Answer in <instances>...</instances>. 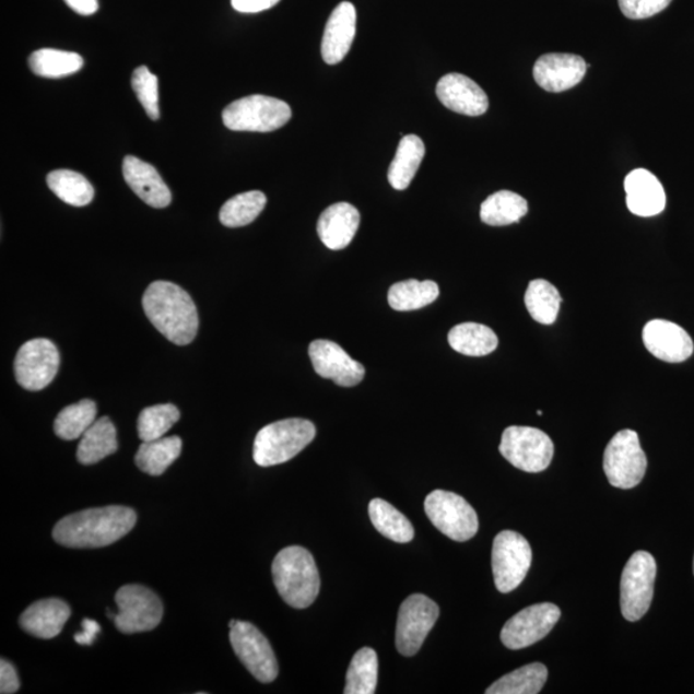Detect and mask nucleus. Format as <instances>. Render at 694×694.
<instances>
[{
  "label": "nucleus",
  "instance_id": "obj_17",
  "mask_svg": "<svg viewBox=\"0 0 694 694\" xmlns=\"http://www.w3.org/2000/svg\"><path fill=\"white\" fill-rule=\"evenodd\" d=\"M643 342L657 360L682 363L693 354V341L681 326L673 321L655 319L643 328Z\"/></svg>",
  "mask_w": 694,
  "mask_h": 694
},
{
  "label": "nucleus",
  "instance_id": "obj_19",
  "mask_svg": "<svg viewBox=\"0 0 694 694\" xmlns=\"http://www.w3.org/2000/svg\"><path fill=\"white\" fill-rule=\"evenodd\" d=\"M442 104L460 115L481 116L487 111L489 99L482 87L462 74H448L437 83Z\"/></svg>",
  "mask_w": 694,
  "mask_h": 694
},
{
  "label": "nucleus",
  "instance_id": "obj_21",
  "mask_svg": "<svg viewBox=\"0 0 694 694\" xmlns=\"http://www.w3.org/2000/svg\"><path fill=\"white\" fill-rule=\"evenodd\" d=\"M122 175L133 192L155 209H165L172 203L169 187L152 165L134 156H127L122 163Z\"/></svg>",
  "mask_w": 694,
  "mask_h": 694
},
{
  "label": "nucleus",
  "instance_id": "obj_29",
  "mask_svg": "<svg viewBox=\"0 0 694 694\" xmlns=\"http://www.w3.org/2000/svg\"><path fill=\"white\" fill-rule=\"evenodd\" d=\"M528 201L520 195L499 191L482 202L481 221L492 226H504L520 222L528 214Z\"/></svg>",
  "mask_w": 694,
  "mask_h": 694
},
{
  "label": "nucleus",
  "instance_id": "obj_45",
  "mask_svg": "<svg viewBox=\"0 0 694 694\" xmlns=\"http://www.w3.org/2000/svg\"><path fill=\"white\" fill-rule=\"evenodd\" d=\"M64 2L68 3L70 9L83 14V16H91V14L98 11L97 0H64Z\"/></svg>",
  "mask_w": 694,
  "mask_h": 694
},
{
  "label": "nucleus",
  "instance_id": "obj_42",
  "mask_svg": "<svg viewBox=\"0 0 694 694\" xmlns=\"http://www.w3.org/2000/svg\"><path fill=\"white\" fill-rule=\"evenodd\" d=\"M20 689V681L13 664L7 660L0 661V693L12 694Z\"/></svg>",
  "mask_w": 694,
  "mask_h": 694
},
{
  "label": "nucleus",
  "instance_id": "obj_2",
  "mask_svg": "<svg viewBox=\"0 0 694 694\" xmlns=\"http://www.w3.org/2000/svg\"><path fill=\"white\" fill-rule=\"evenodd\" d=\"M142 304L151 324L175 345L185 346L195 340L199 313L187 291L172 282H153L145 290Z\"/></svg>",
  "mask_w": 694,
  "mask_h": 694
},
{
  "label": "nucleus",
  "instance_id": "obj_34",
  "mask_svg": "<svg viewBox=\"0 0 694 694\" xmlns=\"http://www.w3.org/2000/svg\"><path fill=\"white\" fill-rule=\"evenodd\" d=\"M48 187L58 199L71 207H86L94 199V188L84 175L72 170H55L48 174Z\"/></svg>",
  "mask_w": 694,
  "mask_h": 694
},
{
  "label": "nucleus",
  "instance_id": "obj_15",
  "mask_svg": "<svg viewBox=\"0 0 694 694\" xmlns=\"http://www.w3.org/2000/svg\"><path fill=\"white\" fill-rule=\"evenodd\" d=\"M561 617V610L553 603L530 605L510 617L503 626L501 639L509 649H522L536 645L550 634Z\"/></svg>",
  "mask_w": 694,
  "mask_h": 694
},
{
  "label": "nucleus",
  "instance_id": "obj_31",
  "mask_svg": "<svg viewBox=\"0 0 694 694\" xmlns=\"http://www.w3.org/2000/svg\"><path fill=\"white\" fill-rule=\"evenodd\" d=\"M548 669L540 662L529 663L489 686L486 694H537L543 690Z\"/></svg>",
  "mask_w": 694,
  "mask_h": 694
},
{
  "label": "nucleus",
  "instance_id": "obj_27",
  "mask_svg": "<svg viewBox=\"0 0 694 694\" xmlns=\"http://www.w3.org/2000/svg\"><path fill=\"white\" fill-rule=\"evenodd\" d=\"M181 447V438L178 436L143 442L137 451L136 464L144 473L160 477L179 458Z\"/></svg>",
  "mask_w": 694,
  "mask_h": 694
},
{
  "label": "nucleus",
  "instance_id": "obj_44",
  "mask_svg": "<svg viewBox=\"0 0 694 694\" xmlns=\"http://www.w3.org/2000/svg\"><path fill=\"white\" fill-rule=\"evenodd\" d=\"M82 627L83 632L75 635V642L82 646H92L101 632L99 624L92 619H84L82 621Z\"/></svg>",
  "mask_w": 694,
  "mask_h": 694
},
{
  "label": "nucleus",
  "instance_id": "obj_30",
  "mask_svg": "<svg viewBox=\"0 0 694 694\" xmlns=\"http://www.w3.org/2000/svg\"><path fill=\"white\" fill-rule=\"evenodd\" d=\"M368 510L370 521L379 534L400 544L412 542L413 525L389 502L379 498L370 501Z\"/></svg>",
  "mask_w": 694,
  "mask_h": 694
},
{
  "label": "nucleus",
  "instance_id": "obj_46",
  "mask_svg": "<svg viewBox=\"0 0 694 694\" xmlns=\"http://www.w3.org/2000/svg\"><path fill=\"white\" fill-rule=\"evenodd\" d=\"M693 574H694V560H693Z\"/></svg>",
  "mask_w": 694,
  "mask_h": 694
},
{
  "label": "nucleus",
  "instance_id": "obj_36",
  "mask_svg": "<svg viewBox=\"0 0 694 694\" xmlns=\"http://www.w3.org/2000/svg\"><path fill=\"white\" fill-rule=\"evenodd\" d=\"M378 682V657L375 649L364 647L357 651L346 674L345 694H374Z\"/></svg>",
  "mask_w": 694,
  "mask_h": 694
},
{
  "label": "nucleus",
  "instance_id": "obj_38",
  "mask_svg": "<svg viewBox=\"0 0 694 694\" xmlns=\"http://www.w3.org/2000/svg\"><path fill=\"white\" fill-rule=\"evenodd\" d=\"M267 204V196L260 191L237 195L226 201L221 209L219 219L228 228H239L251 224Z\"/></svg>",
  "mask_w": 694,
  "mask_h": 694
},
{
  "label": "nucleus",
  "instance_id": "obj_26",
  "mask_svg": "<svg viewBox=\"0 0 694 694\" xmlns=\"http://www.w3.org/2000/svg\"><path fill=\"white\" fill-rule=\"evenodd\" d=\"M426 148L422 139L416 136H407L401 139L397 155L390 165L389 178L392 188L404 191L419 172Z\"/></svg>",
  "mask_w": 694,
  "mask_h": 694
},
{
  "label": "nucleus",
  "instance_id": "obj_16",
  "mask_svg": "<svg viewBox=\"0 0 694 694\" xmlns=\"http://www.w3.org/2000/svg\"><path fill=\"white\" fill-rule=\"evenodd\" d=\"M309 356L314 370L320 377L332 379L336 385L353 387L363 381L365 376L363 365L354 361L333 341H313L309 346Z\"/></svg>",
  "mask_w": 694,
  "mask_h": 694
},
{
  "label": "nucleus",
  "instance_id": "obj_40",
  "mask_svg": "<svg viewBox=\"0 0 694 694\" xmlns=\"http://www.w3.org/2000/svg\"><path fill=\"white\" fill-rule=\"evenodd\" d=\"M131 86H133L138 101L141 102L149 118L160 119L157 78L152 74L149 68L141 66V68L136 69L133 77H131Z\"/></svg>",
  "mask_w": 694,
  "mask_h": 694
},
{
  "label": "nucleus",
  "instance_id": "obj_43",
  "mask_svg": "<svg viewBox=\"0 0 694 694\" xmlns=\"http://www.w3.org/2000/svg\"><path fill=\"white\" fill-rule=\"evenodd\" d=\"M280 0H232L233 9L240 13H258L272 9Z\"/></svg>",
  "mask_w": 694,
  "mask_h": 694
},
{
  "label": "nucleus",
  "instance_id": "obj_1",
  "mask_svg": "<svg viewBox=\"0 0 694 694\" xmlns=\"http://www.w3.org/2000/svg\"><path fill=\"white\" fill-rule=\"evenodd\" d=\"M137 524L133 509L108 506L66 516L54 529L58 544L75 550L111 545L129 534Z\"/></svg>",
  "mask_w": 694,
  "mask_h": 694
},
{
  "label": "nucleus",
  "instance_id": "obj_24",
  "mask_svg": "<svg viewBox=\"0 0 694 694\" xmlns=\"http://www.w3.org/2000/svg\"><path fill=\"white\" fill-rule=\"evenodd\" d=\"M71 610L62 599L48 598L35 602L20 617V625L26 633L40 639L56 638L70 619Z\"/></svg>",
  "mask_w": 694,
  "mask_h": 694
},
{
  "label": "nucleus",
  "instance_id": "obj_25",
  "mask_svg": "<svg viewBox=\"0 0 694 694\" xmlns=\"http://www.w3.org/2000/svg\"><path fill=\"white\" fill-rule=\"evenodd\" d=\"M119 443L116 428L108 416H102L85 431L80 440L77 458L84 466L96 464L118 451Z\"/></svg>",
  "mask_w": 694,
  "mask_h": 694
},
{
  "label": "nucleus",
  "instance_id": "obj_6",
  "mask_svg": "<svg viewBox=\"0 0 694 694\" xmlns=\"http://www.w3.org/2000/svg\"><path fill=\"white\" fill-rule=\"evenodd\" d=\"M657 565L651 553L635 552L626 562L620 583V605L627 621H638L651 608Z\"/></svg>",
  "mask_w": 694,
  "mask_h": 694
},
{
  "label": "nucleus",
  "instance_id": "obj_8",
  "mask_svg": "<svg viewBox=\"0 0 694 694\" xmlns=\"http://www.w3.org/2000/svg\"><path fill=\"white\" fill-rule=\"evenodd\" d=\"M499 451L516 469L538 473L550 467L554 445L552 438L542 430L510 426L504 430Z\"/></svg>",
  "mask_w": 694,
  "mask_h": 694
},
{
  "label": "nucleus",
  "instance_id": "obj_20",
  "mask_svg": "<svg viewBox=\"0 0 694 694\" xmlns=\"http://www.w3.org/2000/svg\"><path fill=\"white\" fill-rule=\"evenodd\" d=\"M356 34V10L353 3L342 2L328 19L324 40H321V57L328 64H338L349 54Z\"/></svg>",
  "mask_w": 694,
  "mask_h": 694
},
{
  "label": "nucleus",
  "instance_id": "obj_33",
  "mask_svg": "<svg viewBox=\"0 0 694 694\" xmlns=\"http://www.w3.org/2000/svg\"><path fill=\"white\" fill-rule=\"evenodd\" d=\"M562 297L557 289L545 280L531 281L526 291L525 304L532 319L550 326L557 320Z\"/></svg>",
  "mask_w": 694,
  "mask_h": 694
},
{
  "label": "nucleus",
  "instance_id": "obj_23",
  "mask_svg": "<svg viewBox=\"0 0 694 694\" xmlns=\"http://www.w3.org/2000/svg\"><path fill=\"white\" fill-rule=\"evenodd\" d=\"M361 214L353 204L339 202L326 209L318 221V236L330 250L346 248L360 230Z\"/></svg>",
  "mask_w": 694,
  "mask_h": 694
},
{
  "label": "nucleus",
  "instance_id": "obj_39",
  "mask_svg": "<svg viewBox=\"0 0 694 694\" xmlns=\"http://www.w3.org/2000/svg\"><path fill=\"white\" fill-rule=\"evenodd\" d=\"M179 420V409L173 404L145 408L138 416V436L142 442L157 440Z\"/></svg>",
  "mask_w": 694,
  "mask_h": 694
},
{
  "label": "nucleus",
  "instance_id": "obj_18",
  "mask_svg": "<svg viewBox=\"0 0 694 694\" xmlns=\"http://www.w3.org/2000/svg\"><path fill=\"white\" fill-rule=\"evenodd\" d=\"M588 64L583 57L568 54H548L534 66V79L546 92L560 93L572 90L587 74Z\"/></svg>",
  "mask_w": 694,
  "mask_h": 694
},
{
  "label": "nucleus",
  "instance_id": "obj_35",
  "mask_svg": "<svg viewBox=\"0 0 694 694\" xmlns=\"http://www.w3.org/2000/svg\"><path fill=\"white\" fill-rule=\"evenodd\" d=\"M84 64L82 56L57 49H39L28 58V66L35 75L43 78H63L75 74Z\"/></svg>",
  "mask_w": 694,
  "mask_h": 694
},
{
  "label": "nucleus",
  "instance_id": "obj_28",
  "mask_svg": "<svg viewBox=\"0 0 694 694\" xmlns=\"http://www.w3.org/2000/svg\"><path fill=\"white\" fill-rule=\"evenodd\" d=\"M448 341L456 352L467 356H485L498 348V338L492 328L472 321L452 328Z\"/></svg>",
  "mask_w": 694,
  "mask_h": 694
},
{
  "label": "nucleus",
  "instance_id": "obj_32",
  "mask_svg": "<svg viewBox=\"0 0 694 694\" xmlns=\"http://www.w3.org/2000/svg\"><path fill=\"white\" fill-rule=\"evenodd\" d=\"M440 295L434 281L409 280L393 284L389 291V304L393 310L412 311L433 304Z\"/></svg>",
  "mask_w": 694,
  "mask_h": 694
},
{
  "label": "nucleus",
  "instance_id": "obj_11",
  "mask_svg": "<svg viewBox=\"0 0 694 694\" xmlns=\"http://www.w3.org/2000/svg\"><path fill=\"white\" fill-rule=\"evenodd\" d=\"M115 602L119 609L115 625L123 634L151 632L163 620V602L155 591L143 586L121 587L116 591Z\"/></svg>",
  "mask_w": 694,
  "mask_h": 694
},
{
  "label": "nucleus",
  "instance_id": "obj_22",
  "mask_svg": "<svg viewBox=\"0 0 694 694\" xmlns=\"http://www.w3.org/2000/svg\"><path fill=\"white\" fill-rule=\"evenodd\" d=\"M626 204L631 213L649 217L662 213L667 207V195L659 179L651 172L635 169L624 181Z\"/></svg>",
  "mask_w": 694,
  "mask_h": 694
},
{
  "label": "nucleus",
  "instance_id": "obj_7",
  "mask_svg": "<svg viewBox=\"0 0 694 694\" xmlns=\"http://www.w3.org/2000/svg\"><path fill=\"white\" fill-rule=\"evenodd\" d=\"M647 464L639 436L633 430L620 431L605 447L603 470L612 486L633 489L639 485Z\"/></svg>",
  "mask_w": 694,
  "mask_h": 694
},
{
  "label": "nucleus",
  "instance_id": "obj_5",
  "mask_svg": "<svg viewBox=\"0 0 694 694\" xmlns=\"http://www.w3.org/2000/svg\"><path fill=\"white\" fill-rule=\"evenodd\" d=\"M291 116V107L286 102L257 94L226 106L223 122L226 128L235 131L269 133L286 126Z\"/></svg>",
  "mask_w": 694,
  "mask_h": 694
},
{
  "label": "nucleus",
  "instance_id": "obj_37",
  "mask_svg": "<svg viewBox=\"0 0 694 694\" xmlns=\"http://www.w3.org/2000/svg\"><path fill=\"white\" fill-rule=\"evenodd\" d=\"M97 404L90 399L62 409L55 421V434L62 440H77L97 420Z\"/></svg>",
  "mask_w": 694,
  "mask_h": 694
},
{
  "label": "nucleus",
  "instance_id": "obj_41",
  "mask_svg": "<svg viewBox=\"0 0 694 694\" xmlns=\"http://www.w3.org/2000/svg\"><path fill=\"white\" fill-rule=\"evenodd\" d=\"M673 0H619L621 12L632 20H643L667 10Z\"/></svg>",
  "mask_w": 694,
  "mask_h": 694
},
{
  "label": "nucleus",
  "instance_id": "obj_13",
  "mask_svg": "<svg viewBox=\"0 0 694 694\" xmlns=\"http://www.w3.org/2000/svg\"><path fill=\"white\" fill-rule=\"evenodd\" d=\"M440 615L438 605L426 596L413 595L400 605L397 623V648L407 657L420 651Z\"/></svg>",
  "mask_w": 694,
  "mask_h": 694
},
{
  "label": "nucleus",
  "instance_id": "obj_14",
  "mask_svg": "<svg viewBox=\"0 0 694 694\" xmlns=\"http://www.w3.org/2000/svg\"><path fill=\"white\" fill-rule=\"evenodd\" d=\"M60 368V353L47 339H35L22 345L14 360V376L28 391H40L54 381Z\"/></svg>",
  "mask_w": 694,
  "mask_h": 694
},
{
  "label": "nucleus",
  "instance_id": "obj_10",
  "mask_svg": "<svg viewBox=\"0 0 694 694\" xmlns=\"http://www.w3.org/2000/svg\"><path fill=\"white\" fill-rule=\"evenodd\" d=\"M532 562L531 546L521 534L502 531L495 537L492 566L495 587L507 595L520 587L528 575Z\"/></svg>",
  "mask_w": 694,
  "mask_h": 694
},
{
  "label": "nucleus",
  "instance_id": "obj_9",
  "mask_svg": "<svg viewBox=\"0 0 694 694\" xmlns=\"http://www.w3.org/2000/svg\"><path fill=\"white\" fill-rule=\"evenodd\" d=\"M425 510L435 528L456 542H467L478 534L477 510L458 494L445 491L430 493L425 501Z\"/></svg>",
  "mask_w": 694,
  "mask_h": 694
},
{
  "label": "nucleus",
  "instance_id": "obj_4",
  "mask_svg": "<svg viewBox=\"0 0 694 694\" xmlns=\"http://www.w3.org/2000/svg\"><path fill=\"white\" fill-rule=\"evenodd\" d=\"M317 435L308 420L290 419L261 428L254 443V460L260 467L289 462L302 452Z\"/></svg>",
  "mask_w": 694,
  "mask_h": 694
},
{
  "label": "nucleus",
  "instance_id": "obj_12",
  "mask_svg": "<svg viewBox=\"0 0 694 694\" xmlns=\"http://www.w3.org/2000/svg\"><path fill=\"white\" fill-rule=\"evenodd\" d=\"M230 640L244 667L261 683H272L278 677V662L272 646L257 626L247 621L232 620Z\"/></svg>",
  "mask_w": 694,
  "mask_h": 694
},
{
  "label": "nucleus",
  "instance_id": "obj_3",
  "mask_svg": "<svg viewBox=\"0 0 694 694\" xmlns=\"http://www.w3.org/2000/svg\"><path fill=\"white\" fill-rule=\"evenodd\" d=\"M272 573L278 593L291 608L306 609L316 601L320 589L319 573L316 561L305 548H284L275 555Z\"/></svg>",
  "mask_w": 694,
  "mask_h": 694
}]
</instances>
